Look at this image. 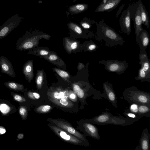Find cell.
Returning <instances> with one entry per match:
<instances>
[{"instance_id": "7a4b0ae2", "label": "cell", "mask_w": 150, "mask_h": 150, "mask_svg": "<svg viewBox=\"0 0 150 150\" xmlns=\"http://www.w3.org/2000/svg\"><path fill=\"white\" fill-rule=\"evenodd\" d=\"M89 120L97 125H113L122 126L130 125L136 122L134 120L124 117L121 115L118 116H114L107 111L103 112L101 114L94 116Z\"/></svg>"}, {"instance_id": "ee69618b", "label": "cell", "mask_w": 150, "mask_h": 150, "mask_svg": "<svg viewBox=\"0 0 150 150\" xmlns=\"http://www.w3.org/2000/svg\"><path fill=\"white\" fill-rule=\"evenodd\" d=\"M85 67L84 64L81 63H79L78 66V69L79 70L83 69Z\"/></svg>"}, {"instance_id": "ab89813d", "label": "cell", "mask_w": 150, "mask_h": 150, "mask_svg": "<svg viewBox=\"0 0 150 150\" xmlns=\"http://www.w3.org/2000/svg\"><path fill=\"white\" fill-rule=\"evenodd\" d=\"M80 86L77 84H75L73 86V91L74 93L77 94L78 92L80 89Z\"/></svg>"}, {"instance_id": "8fae6325", "label": "cell", "mask_w": 150, "mask_h": 150, "mask_svg": "<svg viewBox=\"0 0 150 150\" xmlns=\"http://www.w3.org/2000/svg\"><path fill=\"white\" fill-rule=\"evenodd\" d=\"M0 67L1 73L12 78L16 77L12 63L7 57L3 56L0 57Z\"/></svg>"}, {"instance_id": "603a6c76", "label": "cell", "mask_w": 150, "mask_h": 150, "mask_svg": "<svg viewBox=\"0 0 150 150\" xmlns=\"http://www.w3.org/2000/svg\"><path fill=\"white\" fill-rule=\"evenodd\" d=\"M139 63L143 70L149 75L150 76V60L148 57L139 60Z\"/></svg>"}, {"instance_id": "52a82bcc", "label": "cell", "mask_w": 150, "mask_h": 150, "mask_svg": "<svg viewBox=\"0 0 150 150\" xmlns=\"http://www.w3.org/2000/svg\"><path fill=\"white\" fill-rule=\"evenodd\" d=\"M103 91L101 93L102 97L105 98L115 108H117V97L114 90L112 84L108 81L103 83Z\"/></svg>"}, {"instance_id": "d4e9b609", "label": "cell", "mask_w": 150, "mask_h": 150, "mask_svg": "<svg viewBox=\"0 0 150 150\" xmlns=\"http://www.w3.org/2000/svg\"><path fill=\"white\" fill-rule=\"evenodd\" d=\"M65 45L66 48L69 52L76 49L78 46V43L76 41H72L65 38Z\"/></svg>"}, {"instance_id": "f35d334b", "label": "cell", "mask_w": 150, "mask_h": 150, "mask_svg": "<svg viewBox=\"0 0 150 150\" xmlns=\"http://www.w3.org/2000/svg\"><path fill=\"white\" fill-rule=\"evenodd\" d=\"M69 98L73 101H76V93H71L69 94Z\"/></svg>"}, {"instance_id": "b9f144b4", "label": "cell", "mask_w": 150, "mask_h": 150, "mask_svg": "<svg viewBox=\"0 0 150 150\" xmlns=\"http://www.w3.org/2000/svg\"><path fill=\"white\" fill-rule=\"evenodd\" d=\"M125 6V4H123L119 8L116 14V16L117 18L118 17L119 15L120 14V13H121L122 10L123 9V8L124 7V6Z\"/></svg>"}, {"instance_id": "cb8c5ba5", "label": "cell", "mask_w": 150, "mask_h": 150, "mask_svg": "<svg viewBox=\"0 0 150 150\" xmlns=\"http://www.w3.org/2000/svg\"><path fill=\"white\" fill-rule=\"evenodd\" d=\"M123 114L126 117L134 120L136 121L139 120L142 117L139 115L131 112L127 108L123 112Z\"/></svg>"}, {"instance_id": "4316f807", "label": "cell", "mask_w": 150, "mask_h": 150, "mask_svg": "<svg viewBox=\"0 0 150 150\" xmlns=\"http://www.w3.org/2000/svg\"><path fill=\"white\" fill-rule=\"evenodd\" d=\"M52 108L49 105H42L36 108L35 111L38 113H45L49 112Z\"/></svg>"}, {"instance_id": "9a60e30c", "label": "cell", "mask_w": 150, "mask_h": 150, "mask_svg": "<svg viewBox=\"0 0 150 150\" xmlns=\"http://www.w3.org/2000/svg\"><path fill=\"white\" fill-rule=\"evenodd\" d=\"M83 126L86 134L87 135L97 140L100 139L98 129L89 120L85 122Z\"/></svg>"}, {"instance_id": "484cf974", "label": "cell", "mask_w": 150, "mask_h": 150, "mask_svg": "<svg viewBox=\"0 0 150 150\" xmlns=\"http://www.w3.org/2000/svg\"><path fill=\"white\" fill-rule=\"evenodd\" d=\"M43 79V71L42 70L38 71L36 78V82L37 88L38 89L42 88Z\"/></svg>"}, {"instance_id": "5b68a950", "label": "cell", "mask_w": 150, "mask_h": 150, "mask_svg": "<svg viewBox=\"0 0 150 150\" xmlns=\"http://www.w3.org/2000/svg\"><path fill=\"white\" fill-rule=\"evenodd\" d=\"M103 64L105 70L110 72L115 73L120 75L124 73L128 67V63L125 60L120 61L116 60H103L98 62Z\"/></svg>"}, {"instance_id": "1f68e13d", "label": "cell", "mask_w": 150, "mask_h": 150, "mask_svg": "<svg viewBox=\"0 0 150 150\" xmlns=\"http://www.w3.org/2000/svg\"><path fill=\"white\" fill-rule=\"evenodd\" d=\"M128 109L131 112L138 114V104L133 103L130 104Z\"/></svg>"}, {"instance_id": "f1b7e54d", "label": "cell", "mask_w": 150, "mask_h": 150, "mask_svg": "<svg viewBox=\"0 0 150 150\" xmlns=\"http://www.w3.org/2000/svg\"><path fill=\"white\" fill-rule=\"evenodd\" d=\"M69 27L74 31L79 34L83 33L82 30L81 28L76 24L71 23L68 24Z\"/></svg>"}, {"instance_id": "277c9868", "label": "cell", "mask_w": 150, "mask_h": 150, "mask_svg": "<svg viewBox=\"0 0 150 150\" xmlns=\"http://www.w3.org/2000/svg\"><path fill=\"white\" fill-rule=\"evenodd\" d=\"M50 36L48 35H38L26 34L17 40L16 48L20 51L32 48L38 45L40 39L44 38L48 39Z\"/></svg>"}, {"instance_id": "7dc6e473", "label": "cell", "mask_w": 150, "mask_h": 150, "mask_svg": "<svg viewBox=\"0 0 150 150\" xmlns=\"http://www.w3.org/2000/svg\"><path fill=\"white\" fill-rule=\"evenodd\" d=\"M107 0H103L102 2H105L106 1H107Z\"/></svg>"}, {"instance_id": "8d00e7d4", "label": "cell", "mask_w": 150, "mask_h": 150, "mask_svg": "<svg viewBox=\"0 0 150 150\" xmlns=\"http://www.w3.org/2000/svg\"><path fill=\"white\" fill-rule=\"evenodd\" d=\"M49 60L52 62H54L55 61L59 60L58 57L54 54H50L47 57Z\"/></svg>"}, {"instance_id": "d590c367", "label": "cell", "mask_w": 150, "mask_h": 150, "mask_svg": "<svg viewBox=\"0 0 150 150\" xmlns=\"http://www.w3.org/2000/svg\"><path fill=\"white\" fill-rule=\"evenodd\" d=\"M19 112L21 116L25 118L26 117L27 115V111L24 107H21L19 109Z\"/></svg>"}, {"instance_id": "60d3db41", "label": "cell", "mask_w": 150, "mask_h": 150, "mask_svg": "<svg viewBox=\"0 0 150 150\" xmlns=\"http://www.w3.org/2000/svg\"><path fill=\"white\" fill-rule=\"evenodd\" d=\"M48 51L45 50H42L40 51V54L41 56H45L49 54Z\"/></svg>"}, {"instance_id": "74e56055", "label": "cell", "mask_w": 150, "mask_h": 150, "mask_svg": "<svg viewBox=\"0 0 150 150\" xmlns=\"http://www.w3.org/2000/svg\"><path fill=\"white\" fill-rule=\"evenodd\" d=\"M14 98L15 100L19 102H23L25 101V98L18 95H15L14 96Z\"/></svg>"}, {"instance_id": "e0dca14e", "label": "cell", "mask_w": 150, "mask_h": 150, "mask_svg": "<svg viewBox=\"0 0 150 150\" xmlns=\"http://www.w3.org/2000/svg\"><path fill=\"white\" fill-rule=\"evenodd\" d=\"M138 2V6L140 8L142 24L146 26L147 28L149 29L150 21L148 12L141 1L139 0Z\"/></svg>"}, {"instance_id": "836d02e7", "label": "cell", "mask_w": 150, "mask_h": 150, "mask_svg": "<svg viewBox=\"0 0 150 150\" xmlns=\"http://www.w3.org/2000/svg\"><path fill=\"white\" fill-rule=\"evenodd\" d=\"M48 95L50 98L53 99H58L60 98L59 93L57 91H54L49 93Z\"/></svg>"}, {"instance_id": "9c48e42d", "label": "cell", "mask_w": 150, "mask_h": 150, "mask_svg": "<svg viewBox=\"0 0 150 150\" xmlns=\"http://www.w3.org/2000/svg\"><path fill=\"white\" fill-rule=\"evenodd\" d=\"M50 120L59 128L76 137L82 141L89 144L84 135L76 130L69 124L61 120L51 119Z\"/></svg>"}, {"instance_id": "e575fe53", "label": "cell", "mask_w": 150, "mask_h": 150, "mask_svg": "<svg viewBox=\"0 0 150 150\" xmlns=\"http://www.w3.org/2000/svg\"><path fill=\"white\" fill-rule=\"evenodd\" d=\"M96 23V21H91L90 22L87 21L82 22L81 23L82 26L85 29H88L91 28L92 24Z\"/></svg>"}, {"instance_id": "7402d4cb", "label": "cell", "mask_w": 150, "mask_h": 150, "mask_svg": "<svg viewBox=\"0 0 150 150\" xmlns=\"http://www.w3.org/2000/svg\"><path fill=\"white\" fill-rule=\"evenodd\" d=\"M134 79L136 80H139L141 82L147 81L150 82V76L148 75L141 67L139 70L137 76Z\"/></svg>"}, {"instance_id": "ba28073f", "label": "cell", "mask_w": 150, "mask_h": 150, "mask_svg": "<svg viewBox=\"0 0 150 150\" xmlns=\"http://www.w3.org/2000/svg\"><path fill=\"white\" fill-rule=\"evenodd\" d=\"M49 126L57 135L65 141L76 144L83 142L61 128L50 125Z\"/></svg>"}, {"instance_id": "6da1fadb", "label": "cell", "mask_w": 150, "mask_h": 150, "mask_svg": "<svg viewBox=\"0 0 150 150\" xmlns=\"http://www.w3.org/2000/svg\"><path fill=\"white\" fill-rule=\"evenodd\" d=\"M96 39L99 41L103 40L106 45L110 47L118 45L122 46L125 41L113 29L107 25L103 19L98 23L96 21Z\"/></svg>"}, {"instance_id": "5bb4252c", "label": "cell", "mask_w": 150, "mask_h": 150, "mask_svg": "<svg viewBox=\"0 0 150 150\" xmlns=\"http://www.w3.org/2000/svg\"><path fill=\"white\" fill-rule=\"evenodd\" d=\"M150 135L147 128L142 131L139 140V144L134 150H149Z\"/></svg>"}, {"instance_id": "ac0fdd59", "label": "cell", "mask_w": 150, "mask_h": 150, "mask_svg": "<svg viewBox=\"0 0 150 150\" xmlns=\"http://www.w3.org/2000/svg\"><path fill=\"white\" fill-rule=\"evenodd\" d=\"M50 100L56 105L62 107L71 108L73 106L72 103L64 98L54 99L50 98Z\"/></svg>"}, {"instance_id": "44dd1931", "label": "cell", "mask_w": 150, "mask_h": 150, "mask_svg": "<svg viewBox=\"0 0 150 150\" xmlns=\"http://www.w3.org/2000/svg\"><path fill=\"white\" fill-rule=\"evenodd\" d=\"M4 84L8 88L14 91H21L24 89V86L22 84L14 81L5 82Z\"/></svg>"}, {"instance_id": "7bdbcfd3", "label": "cell", "mask_w": 150, "mask_h": 150, "mask_svg": "<svg viewBox=\"0 0 150 150\" xmlns=\"http://www.w3.org/2000/svg\"><path fill=\"white\" fill-rule=\"evenodd\" d=\"M6 129L3 127L0 126V135L4 134L6 132Z\"/></svg>"}, {"instance_id": "bcb514c9", "label": "cell", "mask_w": 150, "mask_h": 150, "mask_svg": "<svg viewBox=\"0 0 150 150\" xmlns=\"http://www.w3.org/2000/svg\"><path fill=\"white\" fill-rule=\"evenodd\" d=\"M24 137V135L22 133H20L18 134L17 137L19 139H22Z\"/></svg>"}, {"instance_id": "ffe728a7", "label": "cell", "mask_w": 150, "mask_h": 150, "mask_svg": "<svg viewBox=\"0 0 150 150\" xmlns=\"http://www.w3.org/2000/svg\"><path fill=\"white\" fill-rule=\"evenodd\" d=\"M138 114L142 117H150V107L144 104L138 105Z\"/></svg>"}, {"instance_id": "8992f818", "label": "cell", "mask_w": 150, "mask_h": 150, "mask_svg": "<svg viewBox=\"0 0 150 150\" xmlns=\"http://www.w3.org/2000/svg\"><path fill=\"white\" fill-rule=\"evenodd\" d=\"M134 5H129L128 8L122 13L119 19V23L121 31L129 35L131 31V19Z\"/></svg>"}, {"instance_id": "83f0119b", "label": "cell", "mask_w": 150, "mask_h": 150, "mask_svg": "<svg viewBox=\"0 0 150 150\" xmlns=\"http://www.w3.org/2000/svg\"><path fill=\"white\" fill-rule=\"evenodd\" d=\"M53 69L61 77L65 80H67L69 78V75L67 72L56 68Z\"/></svg>"}, {"instance_id": "f546056e", "label": "cell", "mask_w": 150, "mask_h": 150, "mask_svg": "<svg viewBox=\"0 0 150 150\" xmlns=\"http://www.w3.org/2000/svg\"><path fill=\"white\" fill-rule=\"evenodd\" d=\"M10 110V107L6 104L2 103L0 105V111L3 114L6 115Z\"/></svg>"}, {"instance_id": "f6af8a7d", "label": "cell", "mask_w": 150, "mask_h": 150, "mask_svg": "<svg viewBox=\"0 0 150 150\" xmlns=\"http://www.w3.org/2000/svg\"><path fill=\"white\" fill-rule=\"evenodd\" d=\"M59 94L60 98H65L64 93L62 91H60L59 92Z\"/></svg>"}, {"instance_id": "4fadbf2b", "label": "cell", "mask_w": 150, "mask_h": 150, "mask_svg": "<svg viewBox=\"0 0 150 150\" xmlns=\"http://www.w3.org/2000/svg\"><path fill=\"white\" fill-rule=\"evenodd\" d=\"M136 40L140 50H146L149 42V35L148 31L142 28L139 34L136 36Z\"/></svg>"}, {"instance_id": "d6a6232c", "label": "cell", "mask_w": 150, "mask_h": 150, "mask_svg": "<svg viewBox=\"0 0 150 150\" xmlns=\"http://www.w3.org/2000/svg\"><path fill=\"white\" fill-rule=\"evenodd\" d=\"M28 97L30 99L33 100L39 99L40 97L39 94L37 93L33 92H29L27 93Z\"/></svg>"}, {"instance_id": "2e32d148", "label": "cell", "mask_w": 150, "mask_h": 150, "mask_svg": "<svg viewBox=\"0 0 150 150\" xmlns=\"http://www.w3.org/2000/svg\"><path fill=\"white\" fill-rule=\"evenodd\" d=\"M22 71L26 79L30 83L34 77L33 64L32 60L28 61L24 64Z\"/></svg>"}, {"instance_id": "30bf717a", "label": "cell", "mask_w": 150, "mask_h": 150, "mask_svg": "<svg viewBox=\"0 0 150 150\" xmlns=\"http://www.w3.org/2000/svg\"><path fill=\"white\" fill-rule=\"evenodd\" d=\"M134 5L132 13V19L133 20L135 35H138L142 30V21L141 18L140 8L138 6V2Z\"/></svg>"}, {"instance_id": "3957f363", "label": "cell", "mask_w": 150, "mask_h": 150, "mask_svg": "<svg viewBox=\"0 0 150 150\" xmlns=\"http://www.w3.org/2000/svg\"><path fill=\"white\" fill-rule=\"evenodd\" d=\"M122 95L123 98L129 104L135 103L150 107V93L140 90L135 86L126 88Z\"/></svg>"}, {"instance_id": "4dcf8cb0", "label": "cell", "mask_w": 150, "mask_h": 150, "mask_svg": "<svg viewBox=\"0 0 150 150\" xmlns=\"http://www.w3.org/2000/svg\"><path fill=\"white\" fill-rule=\"evenodd\" d=\"M98 45L91 41L87 45V50L90 51H93L96 50L98 47Z\"/></svg>"}, {"instance_id": "7c38bea8", "label": "cell", "mask_w": 150, "mask_h": 150, "mask_svg": "<svg viewBox=\"0 0 150 150\" xmlns=\"http://www.w3.org/2000/svg\"><path fill=\"white\" fill-rule=\"evenodd\" d=\"M122 0H108L105 2H102L95 10L96 12L105 11L110 12L115 9Z\"/></svg>"}, {"instance_id": "d6986e66", "label": "cell", "mask_w": 150, "mask_h": 150, "mask_svg": "<svg viewBox=\"0 0 150 150\" xmlns=\"http://www.w3.org/2000/svg\"><path fill=\"white\" fill-rule=\"evenodd\" d=\"M88 5L85 4H78L71 6L69 7V10L75 13H79L83 12L88 9Z\"/></svg>"}]
</instances>
